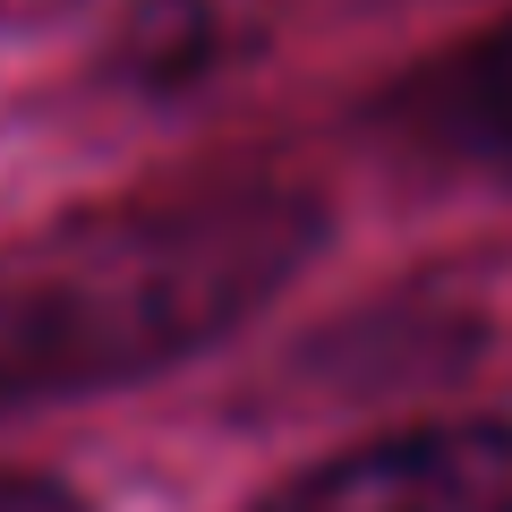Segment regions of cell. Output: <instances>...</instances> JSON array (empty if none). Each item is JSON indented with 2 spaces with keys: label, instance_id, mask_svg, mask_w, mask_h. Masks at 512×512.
<instances>
[{
  "label": "cell",
  "instance_id": "6da1fadb",
  "mask_svg": "<svg viewBox=\"0 0 512 512\" xmlns=\"http://www.w3.org/2000/svg\"><path fill=\"white\" fill-rule=\"evenodd\" d=\"M325 239L291 188L111 205L0 256V402L111 393L248 325Z\"/></svg>",
  "mask_w": 512,
  "mask_h": 512
},
{
  "label": "cell",
  "instance_id": "7a4b0ae2",
  "mask_svg": "<svg viewBox=\"0 0 512 512\" xmlns=\"http://www.w3.org/2000/svg\"><path fill=\"white\" fill-rule=\"evenodd\" d=\"M265 512H512V419H453L308 470Z\"/></svg>",
  "mask_w": 512,
  "mask_h": 512
},
{
  "label": "cell",
  "instance_id": "3957f363",
  "mask_svg": "<svg viewBox=\"0 0 512 512\" xmlns=\"http://www.w3.org/2000/svg\"><path fill=\"white\" fill-rule=\"evenodd\" d=\"M478 103H487V128L512 146V26L487 43V60H478Z\"/></svg>",
  "mask_w": 512,
  "mask_h": 512
},
{
  "label": "cell",
  "instance_id": "277c9868",
  "mask_svg": "<svg viewBox=\"0 0 512 512\" xmlns=\"http://www.w3.org/2000/svg\"><path fill=\"white\" fill-rule=\"evenodd\" d=\"M0 512H86V495L60 478H0Z\"/></svg>",
  "mask_w": 512,
  "mask_h": 512
}]
</instances>
